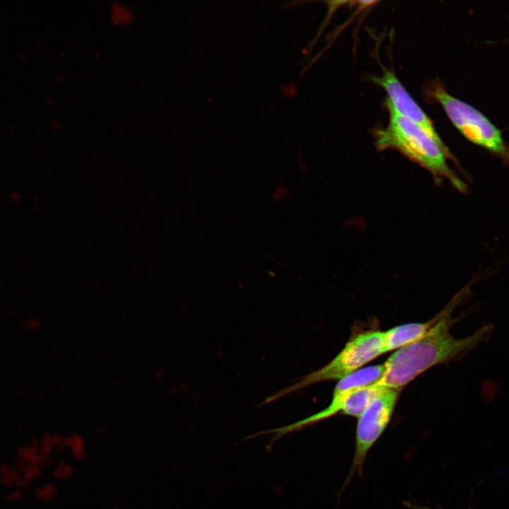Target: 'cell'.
<instances>
[{"instance_id":"cell-4","label":"cell","mask_w":509,"mask_h":509,"mask_svg":"<svg viewBox=\"0 0 509 509\" xmlns=\"http://www.w3.org/2000/svg\"><path fill=\"white\" fill-rule=\"evenodd\" d=\"M433 95L464 137L509 165V145L504 139L502 131L483 112L452 96L442 87L435 88Z\"/></svg>"},{"instance_id":"cell-14","label":"cell","mask_w":509,"mask_h":509,"mask_svg":"<svg viewBox=\"0 0 509 509\" xmlns=\"http://www.w3.org/2000/svg\"><path fill=\"white\" fill-rule=\"evenodd\" d=\"M24 497V490L13 488L8 490L5 496L6 501L11 503H20Z\"/></svg>"},{"instance_id":"cell-11","label":"cell","mask_w":509,"mask_h":509,"mask_svg":"<svg viewBox=\"0 0 509 509\" xmlns=\"http://www.w3.org/2000/svg\"><path fill=\"white\" fill-rule=\"evenodd\" d=\"M12 462L15 465L33 464L42 467L45 465L44 460L39 450L38 443L33 441L19 447Z\"/></svg>"},{"instance_id":"cell-6","label":"cell","mask_w":509,"mask_h":509,"mask_svg":"<svg viewBox=\"0 0 509 509\" xmlns=\"http://www.w3.org/2000/svg\"><path fill=\"white\" fill-rule=\"evenodd\" d=\"M384 373L385 366L382 363L362 368L345 376L339 380L334 389L331 402L325 409L294 423L273 429L270 433H274L276 437L279 438L341 413L345 401L351 393L376 384ZM266 433H269V431Z\"/></svg>"},{"instance_id":"cell-15","label":"cell","mask_w":509,"mask_h":509,"mask_svg":"<svg viewBox=\"0 0 509 509\" xmlns=\"http://www.w3.org/2000/svg\"><path fill=\"white\" fill-rule=\"evenodd\" d=\"M414 507H415L416 508H419V509H432L431 508L426 507V506H414ZM438 509H440V508H438Z\"/></svg>"},{"instance_id":"cell-9","label":"cell","mask_w":509,"mask_h":509,"mask_svg":"<svg viewBox=\"0 0 509 509\" xmlns=\"http://www.w3.org/2000/svg\"><path fill=\"white\" fill-rule=\"evenodd\" d=\"M386 387L374 384L351 393L344 402L341 414L358 417L370 402Z\"/></svg>"},{"instance_id":"cell-12","label":"cell","mask_w":509,"mask_h":509,"mask_svg":"<svg viewBox=\"0 0 509 509\" xmlns=\"http://www.w3.org/2000/svg\"><path fill=\"white\" fill-rule=\"evenodd\" d=\"M20 470L23 477L31 482L39 478L42 474V466L33 464L16 465Z\"/></svg>"},{"instance_id":"cell-1","label":"cell","mask_w":509,"mask_h":509,"mask_svg":"<svg viewBox=\"0 0 509 509\" xmlns=\"http://www.w3.org/2000/svg\"><path fill=\"white\" fill-rule=\"evenodd\" d=\"M455 300L438 315L434 324L419 340L395 351L384 363L385 373L376 384L402 390L428 369L464 356L491 336L493 326L486 324L464 338L450 332Z\"/></svg>"},{"instance_id":"cell-13","label":"cell","mask_w":509,"mask_h":509,"mask_svg":"<svg viewBox=\"0 0 509 509\" xmlns=\"http://www.w3.org/2000/svg\"><path fill=\"white\" fill-rule=\"evenodd\" d=\"M55 488L52 484L39 486L35 491V497L41 502L50 501L54 496Z\"/></svg>"},{"instance_id":"cell-7","label":"cell","mask_w":509,"mask_h":509,"mask_svg":"<svg viewBox=\"0 0 509 509\" xmlns=\"http://www.w3.org/2000/svg\"><path fill=\"white\" fill-rule=\"evenodd\" d=\"M372 80L385 89L388 95L386 101L399 115L419 125L436 141H442L429 117L416 103L392 72L385 71L382 76L373 77Z\"/></svg>"},{"instance_id":"cell-8","label":"cell","mask_w":509,"mask_h":509,"mask_svg":"<svg viewBox=\"0 0 509 509\" xmlns=\"http://www.w3.org/2000/svg\"><path fill=\"white\" fill-rule=\"evenodd\" d=\"M438 315L426 322H410L384 332L385 352L398 350L421 339L434 324Z\"/></svg>"},{"instance_id":"cell-10","label":"cell","mask_w":509,"mask_h":509,"mask_svg":"<svg viewBox=\"0 0 509 509\" xmlns=\"http://www.w3.org/2000/svg\"><path fill=\"white\" fill-rule=\"evenodd\" d=\"M0 482L8 489L19 488L23 490L30 483L23 477L20 470L13 462L0 464Z\"/></svg>"},{"instance_id":"cell-5","label":"cell","mask_w":509,"mask_h":509,"mask_svg":"<svg viewBox=\"0 0 509 509\" xmlns=\"http://www.w3.org/2000/svg\"><path fill=\"white\" fill-rule=\"evenodd\" d=\"M400 392L386 387L358 417L352 464L343 488L356 474H363L366 457L390 422Z\"/></svg>"},{"instance_id":"cell-3","label":"cell","mask_w":509,"mask_h":509,"mask_svg":"<svg viewBox=\"0 0 509 509\" xmlns=\"http://www.w3.org/2000/svg\"><path fill=\"white\" fill-rule=\"evenodd\" d=\"M384 332L367 331L351 338L327 364L293 385L267 398L263 404L274 402L316 382L340 380L385 353Z\"/></svg>"},{"instance_id":"cell-2","label":"cell","mask_w":509,"mask_h":509,"mask_svg":"<svg viewBox=\"0 0 509 509\" xmlns=\"http://www.w3.org/2000/svg\"><path fill=\"white\" fill-rule=\"evenodd\" d=\"M390 114L388 125L375 132L379 149L394 148L429 170L436 177L447 179L457 189L467 190V185L448 165L452 156L443 141L431 137L419 125L399 115L386 101Z\"/></svg>"}]
</instances>
